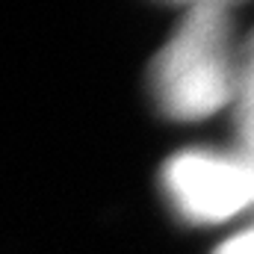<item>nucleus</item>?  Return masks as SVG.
<instances>
[{"label":"nucleus","instance_id":"3","mask_svg":"<svg viewBox=\"0 0 254 254\" xmlns=\"http://www.w3.org/2000/svg\"><path fill=\"white\" fill-rule=\"evenodd\" d=\"M234 116H237V133H240L246 154H254V36L249 39L246 51L240 54L237 89H234Z\"/></svg>","mask_w":254,"mask_h":254},{"label":"nucleus","instance_id":"2","mask_svg":"<svg viewBox=\"0 0 254 254\" xmlns=\"http://www.w3.org/2000/svg\"><path fill=\"white\" fill-rule=\"evenodd\" d=\"M163 184L172 207L198 225L225 222L254 204V181L246 157L184 151L166 163Z\"/></svg>","mask_w":254,"mask_h":254},{"label":"nucleus","instance_id":"4","mask_svg":"<svg viewBox=\"0 0 254 254\" xmlns=\"http://www.w3.org/2000/svg\"><path fill=\"white\" fill-rule=\"evenodd\" d=\"M216 254H254V228L240 231L237 237H231L228 243H222Z\"/></svg>","mask_w":254,"mask_h":254},{"label":"nucleus","instance_id":"5","mask_svg":"<svg viewBox=\"0 0 254 254\" xmlns=\"http://www.w3.org/2000/svg\"><path fill=\"white\" fill-rule=\"evenodd\" d=\"M246 160H249V169H252V181H254V154H246Z\"/></svg>","mask_w":254,"mask_h":254},{"label":"nucleus","instance_id":"1","mask_svg":"<svg viewBox=\"0 0 254 254\" xmlns=\"http://www.w3.org/2000/svg\"><path fill=\"white\" fill-rule=\"evenodd\" d=\"M237 68L231 9L225 3H195L154 60V98L172 119H207L225 104H234Z\"/></svg>","mask_w":254,"mask_h":254}]
</instances>
